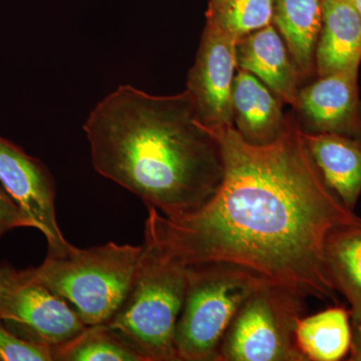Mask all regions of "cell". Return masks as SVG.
<instances>
[{"label":"cell","instance_id":"cell-1","mask_svg":"<svg viewBox=\"0 0 361 361\" xmlns=\"http://www.w3.org/2000/svg\"><path fill=\"white\" fill-rule=\"evenodd\" d=\"M207 129L222 151L220 187L182 217L147 207L144 243L186 267L233 266L305 298L336 301L325 243L334 230L361 225V218L323 179L302 127L288 118L268 145L250 144L234 126Z\"/></svg>","mask_w":361,"mask_h":361},{"label":"cell","instance_id":"cell-19","mask_svg":"<svg viewBox=\"0 0 361 361\" xmlns=\"http://www.w3.org/2000/svg\"><path fill=\"white\" fill-rule=\"evenodd\" d=\"M206 16L238 40L273 23V0H210Z\"/></svg>","mask_w":361,"mask_h":361},{"label":"cell","instance_id":"cell-10","mask_svg":"<svg viewBox=\"0 0 361 361\" xmlns=\"http://www.w3.org/2000/svg\"><path fill=\"white\" fill-rule=\"evenodd\" d=\"M358 68L351 66L319 77L299 92L297 108L305 132L361 137Z\"/></svg>","mask_w":361,"mask_h":361},{"label":"cell","instance_id":"cell-18","mask_svg":"<svg viewBox=\"0 0 361 361\" xmlns=\"http://www.w3.org/2000/svg\"><path fill=\"white\" fill-rule=\"evenodd\" d=\"M52 350L56 361H144L106 324L87 326L77 336Z\"/></svg>","mask_w":361,"mask_h":361},{"label":"cell","instance_id":"cell-17","mask_svg":"<svg viewBox=\"0 0 361 361\" xmlns=\"http://www.w3.org/2000/svg\"><path fill=\"white\" fill-rule=\"evenodd\" d=\"M324 262L332 286L350 305L351 317H361V225L331 232L325 243Z\"/></svg>","mask_w":361,"mask_h":361},{"label":"cell","instance_id":"cell-13","mask_svg":"<svg viewBox=\"0 0 361 361\" xmlns=\"http://www.w3.org/2000/svg\"><path fill=\"white\" fill-rule=\"evenodd\" d=\"M302 135L323 179L344 205L355 212L361 196V137L305 130Z\"/></svg>","mask_w":361,"mask_h":361},{"label":"cell","instance_id":"cell-5","mask_svg":"<svg viewBox=\"0 0 361 361\" xmlns=\"http://www.w3.org/2000/svg\"><path fill=\"white\" fill-rule=\"evenodd\" d=\"M187 289L178 319L179 361H216L221 342L242 304L262 280L224 264L188 266Z\"/></svg>","mask_w":361,"mask_h":361},{"label":"cell","instance_id":"cell-23","mask_svg":"<svg viewBox=\"0 0 361 361\" xmlns=\"http://www.w3.org/2000/svg\"><path fill=\"white\" fill-rule=\"evenodd\" d=\"M361 18V0H351Z\"/></svg>","mask_w":361,"mask_h":361},{"label":"cell","instance_id":"cell-4","mask_svg":"<svg viewBox=\"0 0 361 361\" xmlns=\"http://www.w3.org/2000/svg\"><path fill=\"white\" fill-rule=\"evenodd\" d=\"M187 267L142 244L129 295L104 324L144 361H179L176 326L187 289Z\"/></svg>","mask_w":361,"mask_h":361},{"label":"cell","instance_id":"cell-22","mask_svg":"<svg viewBox=\"0 0 361 361\" xmlns=\"http://www.w3.org/2000/svg\"><path fill=\"white\" fill-rule=\"evenodd\" d=\"M349 361H361V317H351V346Z\"/></svg>","mask_w":361,"mask_h":361},{"label":"cell","instance_id":"cell-12","mask_svg":"<svg viewBox=\"0 0 361 361\" xmlns=\"http://www.w3.org/2000/svg\"><path fill=\"white\" fill-rule=\"evenodd\" d=\"M233 122L245 141L268 145L283 133L289 116L282 111V102L261 80L239 70L232 87Z\"/></svg>","mask_w":361,"mask_h":361},{"label":"cell","instance_id":"cell-2","mask_svg":"<svg viewBox=\"0 0 361 361\" xmlns=\"http://www.w3.org/2000/svg\"><path fill=\"white\" fill-rule=\"evenodd\" d=\"M84 130L97 172L166 217L198 210L222 183L219 142L187 90L160 97L122 85L97 104Z\"/></svg>","mask_w":361,"mask_h":361},{"label":"cell","instance_id":"cell-15","mask_svg":"<svg viewBox=\"0 0 361 361\" xmlns=\"http://www.w3.org/2000/svg\"><path fill=\"white\" fill-rule=\"evenodd\" d=\"M273 23L302 78L315 71L322 23V0H273Z\"/></svg>","mask_w":361,"mask_h":361},{"label":"cell","instance_id":"cell-8","mask_svg":"<svg viewBox=\"0 0 361 361\" xmlns=\"http://www.w3.org/2000/svg\"><path fill=\"white\" fill-rule=\"evenodd\" d=\"M0 183L47 238V255H63L71 248L56 218V184L39 159L0 137Z\"/></svg>","mask_w":361,"mask_h":361},{"label":"cell","instance_id":"cell-9","mask_svg":"<svg viewBox=\"0 0 361 361\" xmlns=\"http://www.w3.org/2000/svg\"><path fill=\"white\" fill-rule=\"evenodd\" d=\"M236 44L229 33L207 23L186 89L199 120L206 127L234 126L231 97Z\"/></svg>","mask_w":361,"mask_h":361},{"label":"cell","instance_id":"cell-21","mask_svg":"<svg viewBox=\"0 0 361 361\" xmlns=\"http://www.w3.org/2000/svg\"><path fill=\"white\" fill-rule=\"evenodd\" d=\"M18 228H35V224L0 183V238Z\"/></svg>","mask_w":361,"mask_h":361},{"label":"cell","instance_id":"cell-16","mask_svg":"<svg viewBox=\"0 0 361 361\" xmlns=\"http://www.w3.org/2000/svg\"><path fill=\"white\" fill-rule=\"evenodd\" d=\"M297 348L306 361H339L351 346L350 310L334 306L302 316L295 329Z\"/></svg>","mask_w":361,"mask_h":361},{"label":"cell","instance_id":"cell-6","mask_svg":"<svg viewBox=\"0 0 361 361\" xmlns=\"http://www.w3.org/2000/svg\"><path fill=\"white\" fill-rule=\"evenodd\" d=\"M306 299L276 285H259L226 331L216 361H306L295 339Z\"/></svg>","mask_w":361,"mask_h":361},{"label":"cell","instance_id":"cell-7","mask_svg":"<svg viewBox=\"0 0 361 361\" xmlns=\"http://www.w3.org/2000/svg\"><path fill=\"white\" fill-rule=\"evenodd\" d=\"M0 320L23 341L52 349L87 327L65 299L7 261H0Z\"/></svg>","mask_w":361,"mask_h":361},{"label":"cell","instance_id":"cell-14","mask_svg":"<svg viewBox=\"0 0 361 361\" xmlns=\"http://www.w3.org/2000/svg\"><path fill=\"white\" fill-rule=\"evenodd\" d=\"M361 18L351 0H322V23L315 51L318 77L360 66Z\"/></svg>","mask_w":361,"mask_h":361},{"label":"cell","instance_id":"cell-20","mask_svg":"<svg viewBox=\"0 0 361 361\" xmlns=\"http://www.w3.org/2000/svg\"><path fill=\"white\" fill-rule=\"evenodd\" d=\"M0 361H54V350L23 341L0 320Z\"/></svg>","mask_w":361,"mask_h":361},{"label":"cell","instance_id":"cell-11","mask_svg":"<svg viewBox=\"0 0 361 361\" xmlns=\"http://www.w3.org/2000/svg\"><path fill=\"white\" fill-rule=\"evenodd\" d=\"M236 63L282 102L297 108L302 78L283 39L272 25L237 40Z\"/></svg>","mask_w":361,"mask_h":361},{"label":"cell","instance_id":"cell-3","mask_svg":"<svg viewBox=\"0 0 361 361\" xmlns=\"http://www.w3.org/2000/svg\"><path fill=\"white\" fill-rule=\"evenodd\" d=\"M142 245L116 244L47 255L30 274L73 308L87 326L110 322L129 295Z\"/></svg>","mask_w":361,"mask_h":361}]
</instances>
